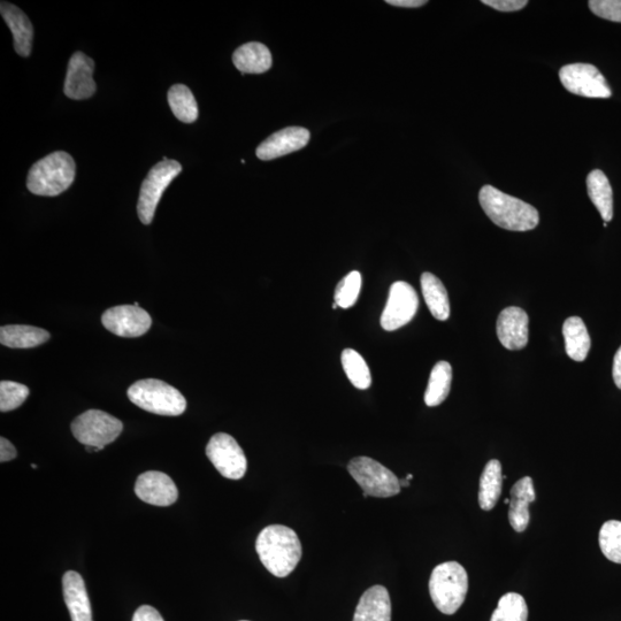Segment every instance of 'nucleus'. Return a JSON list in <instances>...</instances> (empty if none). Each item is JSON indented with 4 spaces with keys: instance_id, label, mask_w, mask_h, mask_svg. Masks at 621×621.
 Returning <instances> with one entry per match:
<instances>
[{
    "instance_id": "obj_1",
    "label": "nucleus",
    "mask_w": 621,
    "mask_h": 621,
    "mask_svg": "<svg viewBox=\"0 0 621 621\" xmlns=\"http://www.w3.org/2000/svg\"><path fill=\"white\" fill-rule=\"evenodd\" d=\"M256 550L260 562L278 578H286L293 573L303 555L297 534L283 525L264 528L258 536Z\"/></svg>"
},
{
    "instance_id": "obj_2",
    "label": "nucleus",
    "mask_w": 621,
    "mask_h": 621,
    "mask_svg": "<svg viewBox=\"0 0 621 621\" xmlns=\"http://www.w3.org/2000/svg\"><path fill=\"white\" fill-rule=\"evenodd\" d=\"M479 202L487 217L503 229L527 232L539 225L540 214L534 206L492 186L481 188Z\"/></svg>"
},
{
    "instance_id": "obj_3",
    "label": "nucleus",
    "mask_w": 621,
    "mask_h": 621,
    "mask_svg": "<svg viewBox=\"0 0 621 621\" xmlns=\"http://www.w3.org/2000/svg\"><path fill=\"white\" fill-rule=\"evenodd\" d=\"M75 173L76 166L72 156L64 151L53 152L30 168L27 188L37 196L55 197L72 186Z\"/></svg>"
},
{
    "instance_id": "obj_4",
    "label": "nucleus",
    "mask_w": 621,
    "mask_h": 621,
    "mask_svg": "<svg viewBox=\"0 0 621 621\" xmlns=\"http://www.w3.org/2000/svg\"><path fill=\"white\" fill-rule=\"evenodd\" d=\"M469 592V575L457 562L436 566L429 579V594L437 610L454 615L465 602Z\"/></svg>"
},
{
    "instance_id": "obj_5",
    "label": "nucleus",
    "mask_w": 621,
    "mask_h": 621,
    "mask_svg": "<svg viewBox=\"0 0 621 621\" xmlns=\"http://www.w3.org/2000/svg\"><path fill=\"white\" fill-rule=\"evenodd\" d=\"M128 398L144 411L176 417L187 409L186 398L168 383L156 379L141 380L128 389Z\"/></svg>"
},
{
    "instance_id": "obj_6",
    "label": "nucleus",
    "mask_w": 621,
    "mask_h": 621,
    "mask_svg": "<svg viewBox=\"0 0 621 621\" xmlns=\"http://www.w3.org/2000/svg\"><path fill=\"white\" fill-rule=\"evenodd\" d=\"M351 477L364 490V497H393L401 493V482L396 475L377 460L357 457L348 465Z\"/></svg>"
},
{
    "instance_id": "obj_7",
    "label": "nucleus",
    "mask_w": 621,
    "mask_h": 621,
    "mask_svg": "<svg viewBox=\"0 0 621 621\" xmlns=\"http://www.w3.org/2000/svg\"><path fill=\"white\" fill-rule=\"evenodd\" d=\"M72 433L76 440L86 447L103 450L113 443L124 431L121 421L101 410H89L72 423Z\"/></svg>"
},
{
    "instance_id": "obj_8",
    "label": "nucleus",
    "mask_w": 621,
    "mask_h": 621,
    "mask_svg": "<svg viewBox=\"0 0 621 621\" xmlns=\"http://www.w3.org/2000/svg\"><path fill=\"white\" fill-rule=\"evenodd\" d=\"M181 172V164L171 159L160 161L151 168L147 178L142 183L140 198H138L137 203L138 218L142 224H151L165 190Z\"/></svg>"
},
{
    "instance_id": "obj_9",
    "label": "nucleus",
    "mask_w": 621,
    "mask_h": 621,
    "mask_svg": "<svg viewBox=\"0 0 621 621\" xmlns=\"http://www.w3.org/2000/svg\"><path fill=\"white\" fill-rule=\"evenodd\" d=\"M206 456L224 478L240 480L247 473L248 462L244 451L234 437L226 433L211 437Z\"/></svg>"
},
{
    "instance_id": "obj_10",
    "label": "nucleus",
    "mask_w": 621,
    "mask_h": 621,
    "mask_svg": "<svg viewBox=\"0 0 621 621\" xmlns=\"http://www.w3.org/2000/svg\"><path fill=\"white\" fill-rule=\"evenodd\" d=\"M559 79L573 95L587 98H610L611 89L600 69L590 64H570L561 68Z\"/></svg>"
},
{
    "instance_id": "obj_11",
    "label": "nucleus",
    "mask_w": 621,
    "mask_h": 621,
    "mask_svg": "<svg viewBox=\"0 0 621 621\" xmlns=\"http://www.w3.org/2000/svg\"><path fill=\"white\" fill-rule=\"evenodd\" d=\"M419 308L417 291L408 282L397 281L390 287L388 301L381 316V326L387 332L408 325Z\"/></svg>"
},
{
    "instance_id": "obj_12",
    "label": "nucleus",
    "mask_w": 621,
    "mask_h": 621,
    "mask_svg": "<svg viewBox=\"0 0 621 621\" xmlns=\"http://www.w3.org/2000/svg\"><path fill=\"white\" fill-rule=\"evenodd\" d=\"M102 322L107 331L120 337H140L152 325L150 314L135 305L115 306L106 310Z\"/></svg>"
},
{
    "instance_id": "obj_13",
    "label": "nucleus",
    "mask_w": 621,
    "mask_h": 621,
    "mask_svg": "<svg viewBox=\"0 0 621 621\" xmlns=\"http://www.w3.org/2000/svg\"><path fill=\"white\" fill-rule=\"evenodd\" d=\"M95 63L82 52H75L69 60L65 80V95L75 101H83L94 96L97 86L92 74Z\"/></svg>"
},
{
    "instance_id": "obj_14",
    "label": "nucleus",
    "mask_w": 621,
    "mask_h": 621,
    "mask_svg": "<svg viewBox=\"0 0 621 621\" xmlns=\"http://www.w3.org/2000/svg\"><path fill=\"white\" fill-rule=\"evenodd\" d=\"M135 493L140 500L155 506H170L178 501L179 490L167 474L145 472L138 477Z\"/></svg>"
},
{
    "instance_id": "obj_15",
    "label": "nucleus",
    "mask_w": 621,
    "mask_h": 621,
    "mask_svg": "<svg viewBox=\"0 0 621 621\" xmlns=\"http://www.w3.org/2000/svg\"><path fill=\"white\" fill-rule=\"evenodd\" d=\"M311 134L302 127H289L276 132L257 148L260 160H273L301 150L310 142Z\"/></svg>"
},
{
    "instance_id": "obj_16",
    "label": "nucleus",
    "mask_w": 621,
    "mask_h": 621,
    "mask_svg": "<svg viewBox=\"0 0 621 621\" xmlns=\"http://www.w3.org/2000/svg\"><path fill=\"white\" fill-rule=\"evenodd\" d=\"M527 313L516 306L506 308L497 319V335L503 347L509 350L524 349L528 343Z\"/></svg>"
},
{
    "instance_id": "obj_17",
    "label": "nucleus",
    "mask_w": 621,
    "mask_h": 621,
    "mask_svg": "<svg viewBox=\"0 0 621 621\" xmlns=\"http://www.w3.org/2000/svg\"><path fill=\"white\" fill-rule=\"evenodd\" d=\"M0 13L13 34L15 51L21 57H29L33 49V23L19 7L7 2L0 5Z\"/></svg>"
},
{
    "instance_id": "obj_18",
    "label": "nucleus",
    "mask_w": 621,
    "mask_h": 621,
    "mask_svg": "<svg viewBox=\"0 0 621 621\" xmlns=\"http://www.w3.org/2000/svg\"><path fill=\"white\" fill-rule=\"evenodd\" d=\"M63 593L72 621H92L89 596L81 574L75 571L65 573Z\"/></svg>"
},
{
    "instance_id": "obj_19",
    "label": "nucleus",
    "mask_w": 621,
    "mask_h": 621,
    "mask_svg": "<svg viewBox=\"0 0 621 621\" xmlns=\"http://www.w3.org/2000/svg\"><path fill=\"white\" fill-rule=\"evenodd\" d=\"M535 489L532 478L520 479L512 487L510 493L509 520L513 529L518 533L526 531L529 525V504L535 501Z\"/></svg>"
},
{
    "instance_id": "obj_20",
    "label": "nucleus",
    "mask_w": 621,
    "mask_h": 621,
    "mask_svg": "<svg viewBox=\"0 0 621 621\" xmlns=\"http://www.w3.org/2000/svg\"><path fill=\"white\" fill-rule=\"evenodd\" d=\"M354 621H391V601L387 588L373 586L360 597Z\"/></svg>"
},
{
    "instance_id": "obj_21",
    "label": "nucleus",
    "mask_w": 621,
    "mask_h": 621,
    "mask_svg": "<svg viewBox=\"0 0 621 621\" xmlns=\"http://www.w3.org/2000/svg\"><path fill=\"white\" fill-rule=\"evenodd\" d=\"M233 63L242 74H263L272 67L273 59L266 45L251 42L234 52Z\"/></svg>"
},
{
    "instance_id": "obj_22",
    "label": "nucleus",
    "mask_w": 621,
    "mask_h": 621,
    "mask_svg": "<svg viewBox=\"0 0 621 621\" xmlns=\"http://www.w3.org/2000/svg\"><path fill=\"white\" fill-rule=\"evenodd\" d=\"M49 340L50 333L48 331L34 326L11 325L0 329V343L7 348H36Z\"/></svg>"
},
{
    "instance_id": "obj_23",
    "label": "nucleus",
    "mask_w": 621,
    "mask_h": 621,
    "mask_svg": "<svg viewBox=\"0 0 621 621\" xmlns=\"http://www.w3.org/2000/svg\"><path fill=\"white\" fill-rule=\"evenodd\" d=\"M421 290L432 316L440 321L448 320L450 302L448 291L442 281L434 274L426 272L421 275Z\"/></svg>"
},
{
    "instance_id": "obj_24",
    "label": "nucleus",
    "mask_w": 621,
    "mask_h": 621,
    "mask_svg": "<svg viewBox=\"0 0 621 621\" xmlns=\"http://www.w3.org/2000/svg\"><path fill=\"white\" fill-rule=\"evenodd\" d=\"M563 335L567 356L575 362H584L590 350V337L584 320L579 317L566 319Z\"/></svg>"
},
{
    "instance_id": "obj_25",
    "label": "nucleus",
    "mask_w": 621,
    "mask_h": 621,
    "mask_svg": "<svg viewBox=\"0 0 621 621\" xmlns=\"http://www.w3.org/2000/svg\"><path fill=\"white\" fill-rule=\"evenodd\" d=\"M502 465L497 459L490 460L480 478L479 504L485 511L493 510L502 494Z\"/></svg>"
},
{
    "instance_id": "obj_26",
    "label": "nucleus",
    "mask_w": 621,
    "mask_h": 621,
    "mask_svg": "<svg viewBox=\"0 0 621 621\" xmlns=\"http://www.w3.org/2000/svg\"><path fill=\"white\" fill-rule=\"evenodd\" d=\"M587 190L590 201L608 224L613 217V193L607 175L600 170L590 172L587 176Z\"/></svg>"
},
{
    "instance_id": "obj_27",
    "label": "nucleus",
    "mask_w": 621,
    "mask_h": 621,
    "mask_svg": "<svg viewBox=\"0 0 621 621\" xmlns=\"http://www.w3.org/2000/svg\"><path fill=\"white\" fill-rule=\"evenodd\" d=\"M452 368L448 362L437 363L429 377L428 386L425 393V403L427 406L442 404L447 400L451 389Z\"/></svg>"
},
{
    "instance_id": "obj_28",
    "label": "nucleus",
    "mask_w": 621,
    "mask_h": 621,
    "mask_svg": "<svg viewBox=\"0 0 621 621\" xmlns=\"http://www.w3.org/2000/svg\"><path fill=\"white\" fill-rule=\"evenodd\" d=\"M168 104L175 117L184 124H193L198 118V105L193 92L184 84H175L168 91Z\"/></svg>"
},
{
    "instance_id": "obj_29",
    "label": "nucleus",
    "mask_w": 621,
    "mask_h": 621,
    "mask_svg": "<svg viewBox=\"0 0 621 621\" xmlns=\"http://www.w3.org/2000/svg\"><path fill=\"white\" fill-rule=\"evenodd\" d=\"M342 366L348 379L357 389L365 390L371 387L372 377L365 359L354 349H345L341 356Z\"/></svg>"
},
{
    "instance_id": "obj_30",
    "label": "nucleus",
    "mask_w": 621,
    "mask_h": 621,
    "mask_svg": "<svg viewBox=\"0 0 621 621\" xmlns=\"http://www.w3.org/2000/svg\"><path fill=\"white\" fill-rule=\"evenodd\" d=\"M528 608L525 598L517 593L501 597L490 621H527Z\"/></svg>"
},
{
    "instance_id": "obj_31",
    "label": "nucleus",
    "mask_w": 621,
    "mask_h": 621,
    "mask_svg": "<svg viewBox=\"0 0 621 621\" xmlns=\"http://www.w3.org/2000/svg\"><path fill=\"white\" fill-rule=\"evenodd\" d=\"M600 547L609 561L621 564V521L610 520L602 526Z\"/></svg>"
},
{
    "instance_id": "obj_32",
    "label": "nucleus",
    "mask_w": 621,
    "mask_h": 621,
    "mask_svg": "<svg viewBox=\"0 0 621 621\" xmlns=\"http://www.w3.org/2000/svg\"><path fill=\"white\" fill-rule=\"evenodd\" d=\"M362 275L357 271H352L337 285L334 295V303L341 309H350L357 303V299L362 289Z\"/></svg>"
},
{
    "instance_id": "obj_33",
    "label": "nucleus",
    "mask_w": 621,
    "mask_h": 621,
    "mask_svg": "<svg viewBox=\"0 0 621 621\" xmlns=\"http://www.w3.org/2000/svg\"><path fill=\"white\" fill-rule=\"evenodd\" d=\"M29 396V389L13 381L0 382V411L9 412L20 408Z\"/></svg>"
},
{
    "instance_id": "obj_34",
    "label": "nucleus",
    "mask_w": 621,
    "mask_h": 621,
    "mask_svg": "<svg viewBox=\"0 0 621 621\" xmlns=\"http://www.w3.org/2000/svg\"><path fill=\"white\" fill-rule=\"evenodd\" d=\"M588 5L598 18L621 22V0H590Z\"/></svg>"
},
{
    "instance_id": "obj_35",
    "label": "nucleus",
    "mask_w": 621,
    "mask_h": 621,
    "mask_svg": "<svg viewBox=\"0 0 621 621\" xmlns=\"http://www.w3.org/2000/svg\"><path fill=\"white\" fill-rule=\"evenodd\" d=\"M482 4L500 12H517L525 9L528 2L527 0H482Z\"/></svg>"
},
{
    "instance_id": "obj_36",
    "label": "nucleus",
    "mask_w": 621,
    "mask_h": 621,
    "mask_svg": "<svg viewBox=\"0 0 621 621\" xmlns=\"http://www.w3.org/2000/svg\"><path fill=\"white\" fill-rule=\"evenodd\" d=\"M133 621H165L160 613L150 607V605H142L134 613Z\"/></svg>"
},
{
    "instance_id": "obj_37",
    "label": "nucleus",
    "mask_w": 621,
    "mask_h": 621,
    "mask_svg": "<svg viewBox=\"0 0 621 621\" xmlns=\"http://www.w3.org/2000/svg\"><path fill=\"white\" fill-rule=\"evenodd\" d=\"M15 457H17V450H15L13 444L9 440L2 437V439H0V462H10V460Z\"/></svg>"
},
{
    "instance_id": "obj_38",
    "label": "nucleus",
    "mask_w": 621,
    "mask_h": 621,
    "mask_svg": "<svg viewBox=\"0 0 621 621\" xmlns=\"http://www.w3.org/2000/svg\"><path fill=\"white\" fill-rule=\"evenodd\" d=\"M387 4L405 9H417L427 4L426 0H387Z\"/></svg>"
},
{
    "instance_id": "obj_39",
    "label": "nucleus",
    "mask_w": 621,
    "mask_h": 621,
    "mask_svg": "<svg viewBox=\"0 0 621 621\" xmlns=\"http://www.w3.org/2000/svg\"><path fill=\"white\" fill-rule=\"evenodd\" d=\"M613 380H615L616 386L621 389V347L617 351L615 359H613Z\"/></svg>"
},
{
    "instance_id": "obj_40",
    "label": "nucleus",
    "mask_w": 621,
    "mask_h": 621,
    "mask_svg": "<svg viewBox=\"0 0 621 621\" xmlns=\"http://www.w3.org/2000/svg\"><path fill=\"white\" fill-rule=\"evenodd\" d=\"M400 482H401V487H409L410 485V481L406 478L403 480H400Z\"/></svg>"
},
{
    "instance_id": "obj_41",
    "label": "nucleus",
    "mask_w": 621,
    "mask_h": 621,
    "mask_svg": "<svg viewBox=\"0 0 621 621\" xmlns=\"http://www.w3.org/2000/svg\"><path fill=\"white\" fill-rule=\"evenodd\" d=\"M406 479H408L409 481H411L413 479V475L409 474L408 477H406Z\"/></svg>"
},
{
    "instance_id": "obj_42",
    "label": "nucleus",
    "mask_w": 621,
    "mask_h": 621,
    "mask_svg": "<svg viewBox=\"0 0 621 621\" xmlns=\"http://www.w3.org/2000/svg\"><path fill=\"white\" fill-rule=\"evenodd\" d=\"M242 621H248V620H242Z\"/></svg>"
}]
</instances>
